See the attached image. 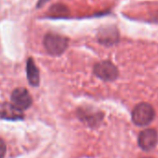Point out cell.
Wrapping results in <instances>:
<instances>
[{"label": "cell", "mask_w": 158, "mask_h": 158, "mask_svg": "<svg viewBox=\"0 0 158 158\" xmlns=\"http://www.w3.org/2000/svg\"><path fill=\"white\" fill-rule=\"evenodd\" d=\"M68 38L56 33H47L43 39V44L47 52L52 56H60L68 47Z\"/></svg>", "instance_id": "cell-1"}, {"label": "cell", "mask_w": 158, "mask_h": 158, "mask_svg": "<svg viewBox=\"0 0 158 158\" xmlns=\"http://www.w3.org/2000/svg\"><path fill=\"white\" fill-rule=\"evenodd\" d=\"M156 117L154 107L148 103H141L132 111V121L140 127L149 125Z\"/></svg>", "instance_id": "cell-2"}, {"label": "cell", "mask_w": 158, "mask_h": 158, "mask_svg": "<svg viewBox=\"0 0 158 158\" xmlns=\"http://www.w3.org/2000/svg\"><path fill=\"white\" fill-rule=\"evenodd\" d=\"M94 74L105 81H113L118 77V69L111 61H102L97 63L93 69Z\"/></svg>", "instance_id": "cell-3"}, {"label": "cell", "mask_w": 158, "mask_h": 158, "mask_svg": "<svg viewBox=\"0 0 158 158\" xmlns=\"http://www.w3.org/2000/svg\"><path fill=\"white\" fill-rule=\"evenodd\" d=\"M33 100L25 88H17L11 94V104L18 109L23 111L32 106Z\"/></svg>", "instance_id": "cell-4"}, {"label": "cell", "mask_w": 158, "mask_h": 158, "mask_svg": "<svg viewBox=\"0 0 158 158\" xmlns=\"http://www.w3.org/2000/svg\"><path fill=\"white\" fill-rule=\"evenodd\" d=\"M157 142V131L154 129H147L142 131L138 138V143L140 147L144 151H150L154 149Z\"/></svg>", "instance_id": "cell-5"}, {"label": "cell", "mask_w": 158, "mask_h": 158, "mask_svg": "<svg viewBox=\"0 0 158 158\" xmlns=\"http://www.w3.org/2000/svg\"><path fill=\"white\" fill-rule=\"evenodd\" d=\"M98 40L102 44L113 45L118 42L119 34L116 28L109 26L101 29L98 32Z\"/></svg>", "instance_id": "cell-6"}, {"label": "cell", "mask_w": 158, "mask_h": 158, "mask_svg": "<svg viewBox=\"0 0 158 158\" xmlns=\"http://www.w3.org/2000/svg\"><path fill=\"white\" fill-rule=\"evenodd\" d=\"M0 118L7 120H18L22 119L24 115L21 110L15 107L12 104L2 103L0 104Z\"/></svg>", "instance_id": "cell-7"}, {"label": "cell", "mask_w": 158, "mask_h": 158, "mask_svg": "<svg viewBox=\"0 0 158 158\" xmlns=\"http://www.w3.org/2000/svg\"><path fill=\"white\" fill-rule=\"evenodd\" d=\"M26 72H27V79L29 83L32 86H38L40 82V75L37 67L34 64V61L32 57H29L26 64Z\"/></svg>", "instance_id": "cell-8"}, {"label": "cell", "mask_w": 158, "mask_h": 158, "mask_svg": "<svg viewBox=\"0 0 158 158\" xmlns=\"http://www.w3.org/2000/svg\"><path fill=\"white\" fill-rule=\"evenodd\" d=\"M49 13L51 14V17H53V18H63L68 15L69 10L67 9V7L65 6L56 4L50 7Z\"/></svg>", "instance_id": "cell-9"}, {"label": "cell", "mask_w": 158, "mask_h": 158, "mask_svg": "<svg viewBox=\"0 0 158 158\" xmlns=\"http://www.w3.org/2000/svg\"><path fill=\"white\" fill-rule=\"evenodd\" d=\"M6 151H7L6 143L3 140L0 139V158H4L6 155Z\"/></svg>", "instance_id": "cell-10"}, {"label": "cell", "mask_w": 158, "mask_h": 158, "mask_svg": "<svg viewBox=\"0 0 158 158\" xmlns=\"http://www.w3.org/2000/svg\"><path fill=\"white\" fill-rule=\"evenodd\" d=\"M48 1H49V0H38V2H37V4H36V7H37V8L42 7L44 5H46V4H47Z\"/></svg>", "instance_id": "cell-11"}, {"label": "cell", "mask_w": 158, "mask_h": 158, "mask_svg": "<svg viewBox=\"0 0 158 158\" xmlns=\"http://www.w3.org/2000/svg\"><path fill=\"white\" fill-rule=\"evenodd\" d=\"M144 158H150V157H144Z\"/></svg>", "instance_id": "cell-12"}]
</instances>
